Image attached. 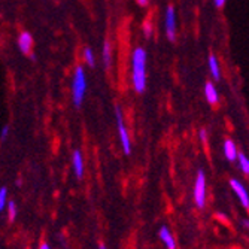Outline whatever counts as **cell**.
<instances>
[{
    "label": "cell",
    "mask_w": 249,
    "mask_h": 249,
    "mask_svg": "<svg viewBox=\"0 0 249 249\" xmlns=\"http://www.w3.org/2000/svg\"><path fill=\"white\" fill-rule=\"evenodd\" d=\"M146 60L148 54L142 47L134 48L131 54V85L138 94L146 89Z\"/></svg>",
    "instance_id": "1"
},
{
    "label": "cell",
    "mask_w": 249,
    "mask_h": 249,
    "mask_svg": "<svg viewBox=\"0 0 249 249\" xmlns=\"http://www.w3.org/2000/svg\"><path fill=\"white\" fill-rule=\"evenodd\" d=\"M87 75L82 66H76L72 76V102L76 107H79L84 103L85 93H87Z\"/></svg>",
    "instance_id": "2"
},
{
    "label": "cell",
    "mask_w": 249,
    "mask_h": 249,
    "mask_svg": "<svg viewBox=\"0 0 249 249\" xmlns=\"http://www.w3.org/2000/svg\"><path fill=\"white\" fill-rule=\"evenodd\" d=\"M206 175L203 170L197 172L196 180H194V191H193V198L194 203L197 205V208L203 209L206 205Z\"/></svg>",
    "instance_id": "3"
},
{
    "label": "cell",
    "mask_w": 249,
    "mask_h": 249,
    "mask_svg": "<svg viewBox=\"0 0 249 249\" xmlns=\"http://www.w3.org/2000/svg\"><path fill=\"white\" fill-rule=\"evenodd\" d=\"M115 117H117V127H118V136H120V142H121V146H123V151L125 155H130L131 154V141H130V134H128V130L125 127V123H124V115L120 109V106L115 107Z\"/></svg>",
    "instance_id": "4"
},
{
    "label": "cell",
    "mask_w": 249,
    "mask_h": 249,
    "mask_svg": "<svg viewBox=\"0 0 249 249\" xmlns=\"http://www.w3.org/2000/svg\"><path fill=\"white\" fill-rule=\"evenodd\" d=\"M164 30H166V36L170 42H175L176 39V11L175 8L170 5L166 9V15H164Z\"/></svg>",
    "instance_id": "5"
},
{
    "label": "cell",
    "mask_w": 249,
    "mask_h": 249,
    "mask_svg": "<svg viewBox=\"0 0 249 249\" xmlns=\"http://www.w3.org/2000/svg\"><path fill=\"white\" fill-rule=\"evenodd\" d=\"M230 187L234 191V194L237 196L239 201L242 203V206L248 211V208H249V197H248V191H246L245 185L240 182V180H237V179H230Z\"/></svg>",
    "instance_id": "6"
},
{
    "label": "cell",
    "mask_w": 249,
    "mask_h": 249,
    "mask_svg": "<svg viewBox=\"0 0 249 249\" xmlns=\"http://www.w3.org/2000/svg\"><path fill=\"white\" fill-rule=\"evenodd\" d=\"M17 43H18V48H19V51L22 54H24V55H32V51H33V36L29 32L19 33Z\"/></svg>",
    "instance_id": "7"
},
{
    "label": "cell",
    "mask_w": 249,
    "mask_h": 249,
    "mask_svg": "<svg viewBox=\"0 0 249 249\" xmlns=\"http://www.w3.org/2000/svg\"><path fill=\"white\" fill-rule=\"evenodd\" d=\"M72 167H73V172H75L76 178L81 179L84 176L85 167H84V157H82V152L79 149L73 151V154H72Z\"/></svg>",
    "instance_id": "8"
},
{
    "label": "cell",
    "mask_w": 249,
    "mask_h": 249,
    "mask_svg": "<svg viewBox=\"0 0 249 249\" xmlns=\"http://www.w3.org/2000/svg\"><path fill=\"white\" fill-rule=\"evenodd\" d=\"M205 99L211 106H216L219 103V94H218V89H216L215 84H212V82L205 84Z\"/></svg>",
    "instance_id": "9"
},
{
    "label": "cell",
    "mask_w": 249,
    "mask_h": 249,
    "mask_svg": "<svg viewBox=\"0 0 249 249\" xmlns=\"http://www.w3.org/2000/svg\"><path fill=\"white\" fill-rule=\"evenodd\" d=\"M158 237L161 239V242L166 245L167 249H176V242L173 234L170 233V230L167 227H161L160 231H158Z\"/></svg>",
    "instance_id": "10"
},
{
    "label": "cell",
    "mask_w": 249,
    "mask_h": 249,
    "mask_svg": "<svg viewBox=\"0 0 249 249\" xmlns=\"http://www.w3.org/2000/svg\"><path fill=\"white\" fill-rule=\"evenodd\" d=\"M237 154H239L237 146L231 139H227L224 142V155H225V158H227L229 161H236Z\"/></svg>",
    "instance_id": "11"
},
{
    "label": "cell",
    "mask_w": 249,
    "mask_h": 249,
    "mask_svg": "<svg viewBox=\"0 0 249 249\" xmlns=\"http://www.w3.org/2000/svg\"><path fill=\"white\" fill-rule=\"evenodd\" d=\"M208 66H209V72H211L212 78H213L215 81H219V79H221V67H219V61H218V58H216L213 54H211V55H209Z\"/></svg>",
    "instance_id": "12"
},
{
    "label": "cell",
    "mask_w": 249,
    "mask_h": 249,
    "mask_svg": "<svg viewBox=\"0 0 249 249\" xmlns=\"http://www.w3.org/2000/svg\"><path fill=\"white\" fill-rule=\"evenodd\" d=\"M102 61L106 69H110L112 66V45L109 40H105L103 48H102Z\"/></svg>",
    "instance_id": "13"
},
{
    "label": "cell",
    "mask_w": 249,
    "mask_h": 249,
    "mask_svg": "<svg viewBox=\"0 0 249 249\" xmlns=\"http://www.w3.org/2000/svg\"><path fill=\"white\" fill-rule=\"evenodd\" d=\"M82 60H84V63L88 67H94L96 66V55H94V53H93L91 48H88V47L84 48V51H82Z\"/></svg>",
    "instance_id": "14"
},
{
    "label": "cell",
    "mask_w": 249,
    "mask_h": 249,
    "mask_svg": "<svg viewBox=\"0 0 249 249\" xmlns=\"http://www.w3.org/2000/svg\"><path fill=\"white\" fill-rule=\"evenodd\" d=\"M236 160H237V163H239L240 170H242L245 175H248V173H249V160H248V157H246L243 152H239Z\"/></svg>",
    "instance_id": "15"
},
{
    "label": "cell",
    "mask_w": 249,
    "mask_h": 249,
    "mask_svg": "<svg viewBox=\"0 0 249 249\" xmlns=\"http://www.w3.org/2000/svg\"><path fill=\"white\" fill-rule=\"evenodd\" d=\"M8 188H0V212H2L5 208H6V205H8Z\"/></svg>",
    "instance_id": "16"
},
{
    "label": "cell",
    "mask_w": 249,
    "mask_h": 249,
    "mask_svg": "<svg viewBox=\"0 0 249 249\" xmlns=\"http://www.w3.org/2000/svg\"><path fill=\"white\" fill-rule=\"evenodd\" d=\"M6 208H8V215H9V219H11V221H14V219L17 218V212H18V209H17V205H15V201H8Z\"/></svg>",
    "instance_id": "17"
},
{
    "label": "cell",
    "mask_w": 249,
    "mask_h": 249,
    "mask_svg": "<svg viewBox=\"0 0 249 249\" xmlns=\"http://www.w3.org/2000/svg\"><path fill=\"white\" fill-rule=\"evenodd\" d=\"M142 30H143V35H145V37H146V39L152 37L154 29H152V24H151V22L145 21V22H143V27H142Z\"/></svg>",
    "instance_id": "18"
},
{
    "label": "cell",
    "mask_w": 249,
    "mask_h": 249,
    "mask_svg": "<svg viewBox=\"0 0 249 249\" xmlns=\"http://www.w3.org/2000/svg\"><path fill=\"white\" fill-rule=\"evenodd\" d=\"M8 136H9V127L8 125H5L3 128H2V131H0V141H6L8 139Z\"/></svg>",
    "instance_id": "19"
},
{
    "label": "cell",
    "mask_w": 249,
    "mask_h": 249,
    "mask_svg": "<svg viewBox=\"0 0 249 249\" xmlns=\"http://www.w3.org/2000/svg\"><path fill=\"white\" fill-rule=\"evenodd\" d=\"M200 141H201L203 143H206V142H208V133H206L205 128H201V130H200Z\"/></svg>",
    "instance_id": "20"
},
{
    "label": "cell",
    "mask_w": 249,
    "mask_h": 249,
    "mask_svg": "<svg viewBox=\"0 0 249 249\" xmlns=\"http://www.w3.org/2000/svg\"><path fill=\"white\" fill-rule=\"evenodd\" d=\"M225 2H227V0H213V3H215L216 8H222L225 5Z\"/></svg>",
    "instance_id": "21"
},
{
    "label": "cell",
    "mask_w": 249,
    "mask_h": 249,
    "mask_svg": "<svg viewBox=\"0 0 249 249\" xmlns=\"http://www.w3.org/2000/svg\"><path fill=\"white\" fill-rule=\"evenodd\" d=\"M136 2H138V5H139V6H148L149 0H136Z\"/></svg>",
    "instance_id": "22"
},
{
    "label": "cell",
    "mask_w": 249,
    "mask_h": 249,
    "mask_svg": "<svg viewBox=\"0 0 249 249\" xmlns=\"http://www.w3.org/2000/svg\"><path fill=\"white\" fill-rule=\"evenodd\" d=\"M39 249H51V246H50L48 243H40Z\"/></svg>",
    "instance_id": "23"
},
{
    "label": "cell",
    "mask_w": 249,
    "mask_h": 249,
    "mask_svg": "<svg viewBox=\"0 0 249 249\" xmlns=\"http://www.w3.org/2000/svg\"><path fill=\"white\" fill-rule=\"evenodd\" d=\"M99 249H106V246H105V245H100V248H99Z\"/></svg>",
    "instance_id": "24"
}]
</instances>
